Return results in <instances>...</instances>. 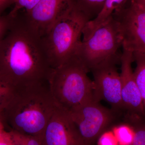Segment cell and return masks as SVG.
Here are the masks:
<instances>
[{"label":"cell","instance_id":"obj_1","mask_svg":"<svg viewBox=\"0 0 145 145\" xmlns=\"http://www.w3.org/2000/svg\"><path fill=\"white\" fill-rule=\"evenodd\" d=\"M52 69L42 37L18 13L0 40V78L14 89L48 82Z\"/></svg>","mask_w":145,"mask_h":145},{"label":"cell","instance_id":"obj_5","mask_svg":"<svg viewBox=\"0 0 145 145\" xmlns=\"http://www.w3.org/2000/svg\"><path fill=\"white\" fill-rule=\"evenodd\" d=\"M89 21L69 7L42 37L52 69L76 55L84 27Z\"/></svg>","mask_w":145,"mask_h":145},{"label":"cell","instance_id":"obj_10","mask_svg":"<svg viewBox=\"0 0 145 145\" xmlns=\"http://www.w3.org/2000/svg\"><path fill=\"white\" fill-rule=\"evenodd\" d=\"M42 136V145H84L69 112L56 106Z\"/></svg>","mask_w":145,"mask_h":145},{"label":"cell","instance_id":"obj_16","mask_svg":"<svg viewBox=\"0 0 145 145\" xmlns=\"http://www.w3.org/2000/svg\"><path fill=\"white\" fill-rule=\"evenodd\" d=\"M10 131L13 145H42V135H31L16 131Z\"/></svg>","mask_w":145,"mask_h":145},{"label":"cell","instance_id":"obj_12","mask_svg":"<svg viewBox=\"0 0 145 145\" xmlns=\"http://www.w3.org/2000/svg\"><path fill=\"white\" fill-rule=\"evenodd\" d=\"M106 0H68L69 7L89 22L97 17Z\"/></svg>","mask_w":145,"mask_h":145},{"label":"cell","instance_id":"obj_8","mask_svg":"<svg viewBox=\"0 0 145 145\" xmlns=\"http://www.w3.org/2000/svg\"><path fill=\"white\" fill-rule=\"evenodd\" d=\"M122 48L120 63L123 111L125 112L126 121H140L145 120V117L142 100L132 69V63L134 61L133 53Z\"/></svg>","mask_w":145,"mask_h":145},{"label":"cell","instance_id":"obj_18","mask_svg":"<svg viewBox=\"0 0 145 145\" xmlns=\"http://www.w3.org/2000/svg\"><path fill=\"white\" fill-rule=\"evenodd\" d=\"M131 124L135 128V135L132 145H145V120Z\"/></svg>","mask_w":145,"mask_h":145},{"label":"cell","instance_id":"obj_9","mask_svg":"<svg viewBox=\"0 0 145 145\" xmlns=\"http://www.w3.org/2000/svg\"><path fill=\"white\" fill-rule=\"evenodd\" d=\"M114 63L103 65L91 71L93 74L94 88L93 98L100 102L108 103L117 113L123 111L121 83L120 73Z\"/></svg>","mask_w":145,"mask_h":145},{"label":"cell","instance_id":"obj_14","mask_svg":"<svg viewBox=\"0 0 145 145\" xmlns=\"http://www.w3.org/2000/svg\"><path fill=\"white\" fill-rule=\"evenodd\" d=\"M117 137L119 145H132L135 135V128L129 122L112 125L111 127Z\"/></svg>","mask_w":145,"mask_h":145},{"label":"cell","instance_id":"obj_24","mask_svg":"<svg viewBox=\"0 0 145 145\" xmlns=\"http://www.w3.org/2000/svg\"><path fill=\"white\" fill-rule=\"evenodd\" d=\"M140 8L145 10V0H131Z\"/></svg>","mask_w":145,"mask_h":145},{"label":"cell","instance_id":"obj_7","mask_svg":"<svg viewBox=\"0 0 145 145\" xmlns=\"http://www.w3.org/2000/svg\"><path fill=\"white\" fill-rule=\"evenodd\" d=\"M112 15L119 24L122 47L133 53H145V10L127 0Z\"/></svg>","mask_w":145,"mask_h":145},{"label":"cell","instance_id":"obj_3","mask_svg":"<svg viewBox=\"0 0 145 145\" xmlns=\"http://www.w3.org/2000/svg\"><path fill=\"white\" fill-rule=\"evenodd\" d=\"M122 45L119 23L111 15L99 24H86L75 56L90 72L103 65L120 62L119 50Z\"/></svg>","mask_w":145,"mask_h":145},{"label":"cell","instance_id":"obj_22","mask_svg":"<svg viewBox=\"0 0 145 145\" xmlns=\"http://www.w3.org/2000/svg\"><path fill=\"white\" fill-rule=\"evenodd\" d=\"M12 17L7 14L0 16V40L3 38L10 26Z\"/></svg>","mask_w":145,"mask_h":145},{"label":"cell","instance_id":"obj_2","mask_svg":"<svg viewBox=\"0 0 145 145\" xmlns=\"http://www.w3.org/2000/svg\"><path fill=\"white\" fill-rule=\"evenodd\" d=\"M55 106L48 82L40 83L13 89L0 116L7 130L42 135Z\"/></svg>","mask_w":145,"mask_h":145},{"label":"cell","instance_id":"obj_11","mask_svg":"<svg viewBox=\"0 0 145 145\" xmlns=\"http://www.w3.org/2000/svg\"><path fill=\"white\" fill-rule=\"evenodd\" d=\"M68 7V0H40L22 14L31 28L42 37Z\"/></svg>","mask_w":145,"mask_h":145},{"label":"cell","instance_id":"obj_17","mask_svg":"<svg viewBox=\"0 0 145 145\" xmlns=\"http://www.w3.org/2000/svg\"><path fill=\"white\" fill-rule=\"evenodd\" d=\"M40 0H16L14 7L8 13L11 17L16 16L19 11L23 9L25 12L31 10Z\"/></svg>","mask_w":145,"mask_h":145},{"label":"cell","instance_id":"obj_21","mask_svg":"<svg viewBox=\"0 0 145 145\" xmlns=\"http://www.w3.org/2000/svg\"><path fill=\"white\" fill-rule=\"evenodd\" d=\"M0 145H13L10 131L6 129L3 123L0 125Z\"/></svg>","mask_w":145,"mask_h":145},{"label":"cell","instance_id":"obj_6","mask_svg":"<svg viewBox=\"0 0 145 145\" xmlns=\"http://www.w3.org/2000/svg\"><path fill=\"white\" fill-rule=\"evenodd\" d=\"M69 113L84 145L96 142L101 133L113 125L117 114H119L112 109L103 106L94 99L86 102Z\"/></svg>","mask_w":145,"mask_h":145},{"label":"cell","instance_id":"obj_25","mask_svg":"<svg viewBox=\"0 0 145 145\" xmlns=\"http://www.w3.org/2000/svg\"><path fill=\"white\" fill-rule=\"evenodd\" d=\"M3 123L1 119V116H0V125Z\"/></svg>","mask_w":145,"mask_h":145},{"label":"cell","instance_id":"obj_15","mask_svg":"<svg viewBox=\"0 0 145 145\" xmlns=\"http://www.w3.org/2000/svg\"><path fill=\"white\" fill-rule=\"evenodd\" d=\"M127 0H106L103 9L98 16L89 23L96 25L103 22L112 15L116 9L123 5Z\"/></svg>","mask_w":145,"mask_h":145},{"label":"cell","instance_id":"obj_19","mask_svg":"<svg viewBox=\"0 0 145 145\" xmlns=\"http://www.w3.org/2000/svg\"><path fill=\"white\" fill-rule=\"evenodd\" d=\"M96 143L99 145H119L117 137L111 127L101 133Z\"/></svg>","mask_w":145,"mask_h":145},{"label":"cell","instance_id":"obj_23","mask_svg":"<svg viewBox=\"0 0 145 145\" xmlns=\"http://www.w3.org/2000/svg\"><path fill=\"white\" fill-rule=\"evenodd\" d=\"M16 0H0V16L7 8L14 4Z\"/></svg>","mask_w":145,"mask_h":145},{"label":"cell","instance_id":"obj_4","mask_svg":"<svg viewBox=\"0 0 145 145\" xmlns=\"http://www.w3.org/2000/svg\"><path fill=\"white\" fill-rule=\"evenodd\" d=\"M88 72L76 56L53 69L48 84L56 106L69 112L94 99V84Z\"/></svg>","mask_w":145,"mask_h":145},{"label":"cell","instance_id":"obj_20","mask_svg":"<svg viewBox=\"0 0 145 145\" xmlns=\"http://www.w3.org/2000/svg\"><path fill=\"white\" fill-rule=\"evenodd\" d=\"M13 91V89L0 78V112L9 101Z\"/></svg>","mask_w":145,"mask_h":145},{"label":"cell","instance_id":"obj_13","mask_svg":"<svg viewBox=\"0 0 145 145\" xmlns=\"http://www.w3.org/2000/svg\"><path fill=\"white\" fill-rule=\"evenodd\" d=\"M133 54L136 63L134 77L142 100L145 117V53L135 52Z\"/></svg>","mask_w":145,"mask_h":145}]
</instances>
